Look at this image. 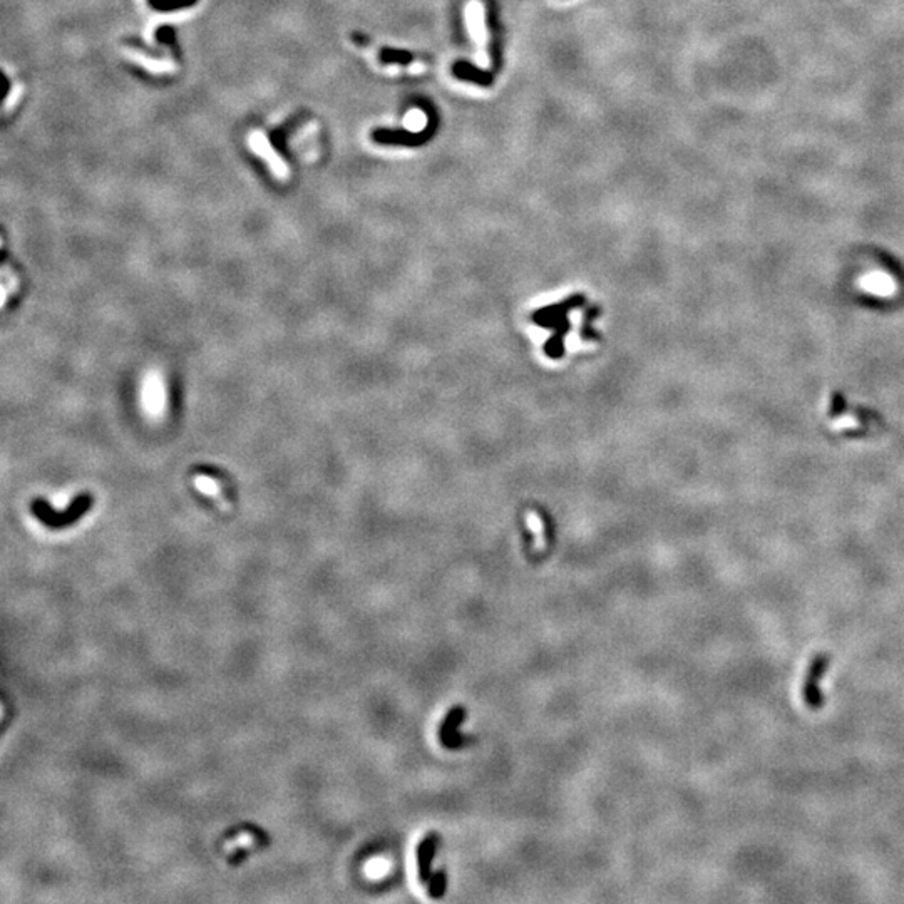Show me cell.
<instances>
[{
	"label": "cell",
	"instance_id": "obj_8",
	"mask_svg": "<svg viewBox=\"0 0 904 904\" xmlns=\"http://www.w3.org/2000/svg\"><path fill=\"white\" fill-rule=\"evenodd\" d=\"M379 59L382 64H399V66H407L414 61V55L409 50L404 49H392V47H384L379 53Z\"/></svg>",
	"mask_w": 904,
	"mask_h": 904
},
{
	"label": "cell",
	"instance_id": "obj_4",
	"mask_svg": "<svg viewBox=\"0 0 904 904\" xmlns=\"http://www.w3.org/2000/svg\"><path fill=\"white\" fill-rule=\"evenodd\" d=\"M437 844H439V834L437 832H431V834L425 836L422 839V842L417 847V864H419V879L422 884L427 886L429 881L432 878V861L434 856H436V849Z\"/></svg>",
	"mask_w": 904,
	"mask_h": 904
},
{
	"label": "cell",
	"instance_id": "obj_1",
	"mask_svg": "<svg viewBox=\"0 0 904 904\" xmlns=\"http://www.w3.org/2000/svg\"><path fill=\"white\" fill-rule=\"evenodd\" d=\"M424 113L427 114V124L419 133H409V131H402V129H377L373 131L372 138L373 141L379 142V145H392V146H407V147H414V146H422L431 139L434 134H436L437 126H439V116H437V111L434 109V106L425 99H419L417 101Z\"/></svg>",
	"mask_w": 904,
	"mask_h": 904
},
{
	"label": "cell",
	"instance_id": "obj_9",
	"mask_svg": "<svg viewBox=\"0 0 904 904\" xmlns=\"http://www.w3.org/2000/svg\"><path fill=\"white\" fill-rule=\"evenodd\" d=\"M193 484H194V488H196L198 491H200L201 495H205V496L218 497L221 495V489H220V484H218V481L213 479V477L205 476V474H200V476L194 477Z\"/></svg>",
	"mask_w": 904,
	"mask_h": 904
},
{
	"label": "cell",
	"instance_id": "obj_5",
	"mask_svg": "<svg viewBox=\"0 0 904 904\" xmlns=\"http://www.w3.org/2000/svg\"><path fill=\"white\" fill-rule=\"evenodd\" d=\"M464 719H465L464 707H454L448 714V717L444 719V722H442V726L439 728V739L445 747L463 746L465 739L459 737V734H457V728H459L461 723L464 722Z\"/></svg>",
	"mask_w": 904,
	"mask_h": 904
},
{
	"label": "cell",
	"instance_id": "obj_3",
	"mask_svg": "<svg viewBox=\"0 0 904 904\" xmlns=\"http://www.w3.org/2000/svg\"><path fill=\"white\" fill-rule=\"evenodd\" d=\"M831 658L827 653H818L809 663V668L806 672V680L802 683V697L804 702L811 710H819L824 707V695L820 690V680L824 679V673L829 668Z\"/></svg>",
	"mask_w": 904,
	"mask_h": 904
},
{
	"label": "cell",
	"instance_id": "obj_11",
	"mask_svg": "<svg viewBox=\"0 0 904 904\" xmlns=\"http://www.w3.org/2000/svg\"><path fill=\"white\" fill-rule=\"evenodd\" d=\"M887 282H891V278L886 277V275H883V273L873 275V277H869V285H867V290H871V292H874V293L886 295L887 293L886 288H889Z\"/></svg>",
	"mask_w": 904,
	"mask_h": 904
},
{
	"label": "cell",
	"instance_id": "obj_10",
	"mask_svg": "<svg viewBox=\"0 0 904 904\" xmlns=\"http://www.w3.org/2000/svg\"><path fill=\"white\" fill-rule=\"evenodd\" d=\"M445 886H448V878H445V871L441 869L437 871L436 874H432L431 881H429L427 887H429V896L434 899H439L444 896L445 893Z\"/></svg>",
	"mask_w": 904,
	"mask_h": 904
},
{
	"label": "cell",
	"instance_id": "obj_7",
	"mask_svg": "<svg viewBox=\"0 0 904 904\" xmlns=\"http://www.w3.org/2000/svg\"><path fill=\"white\" fill-rule=\"evenodd\" d=\"M452 74L456 75L459 81H465V82H474V84H479L484 87H489L495 84V74L488 73V71L479 69V67L472 66V64L465 62V61H457L452 66Z\"/></svg>",
	"mask_w": 904,
	"mask_h": 904
},
{
	"label": "cell",
	"instance_id": "obj_2",
	"mask_svg": "<svg viewBox=\"0 0 904 904\" xmlns=\"http://www.w3.org/2000/svg\"><path fill=\"white\" fill-rule=\"evenodd\" d=\"M168 394L163 376L156 370H151L145 376L141 384V407L149 419H159L165 416Z\"/></svg>",
	"mask_w": 904,
	"mask_h": 904
},
{
	"label": "cell",
	"instance_id": "obj_6",
	"mask_svg": "<svg viewBox=\"0 0 904 904\" xmlns=\"http://www.w3.org/2000/svg\"><path fill=\"white\" fill-rule=\"evenodd\" d=\"M486 26L489 30V53H491V61L495 69H499L501 66V39H503V30H501L499 15L495 3L489 2L486 9Z\"/></svg>",
	"mask_w": 904,
	"mask_h": 904
}]
</instances>
